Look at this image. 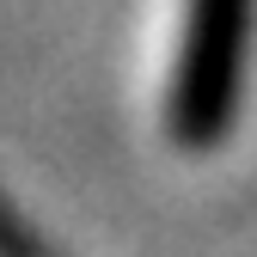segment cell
I'll return each instance as SVG.
<instances>
[{"mask_svg":"<svg viewBox=\"0 0 257 257\" xmlns=\"http://www.w3.org/2000/svg\"><path fill=\"white\" fill-rule=\"evenodd\" d=\"M251 7L257 0H190L184 7L178 68L166 86V128L184 147H208L233 128L251 49Z\"/></svg>","mask_w":257,"mask_h":257,"instance_id":"6da1fadb","label":"cell"}]
</instances>
